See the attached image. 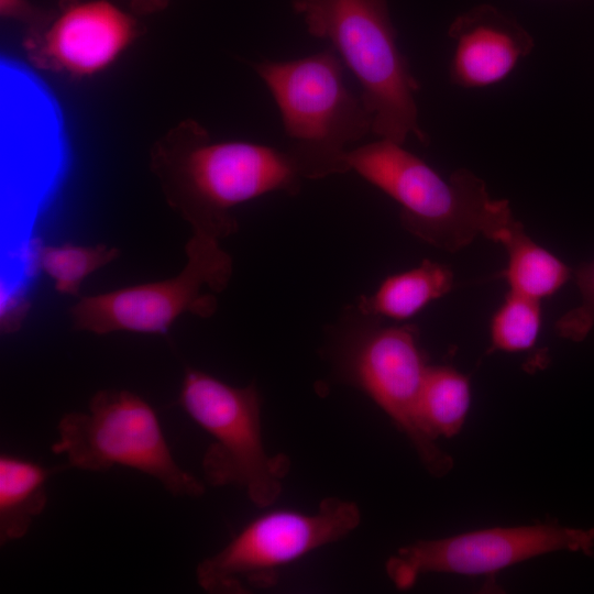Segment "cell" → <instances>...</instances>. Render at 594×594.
Instances as JSON below:
<instances>
[{"mask_svg":"<svg viewBox=\"0 0 594 594\" xmlns=\"http://www.w3.org/2000/svg\"><path fill=\"white\" fill-rule=\"evenodd\" d=\"M151 168L193 233L219 241L239 229L235 206L274 191L297 195L305 179L287 148L212 141L195 120L178 123L154 144Z\"/></svg>","mask_w":594,"mask_h":594,"instance_id":"1","label":"cell"},{"mask_svg":"<svg viewBox=\"0 0 594 594\" xmlns=\"http://www.w3.org/2000/svg\"><path fill=\"white\" fill-rule=\"evenodd\" d=\"M345 161L399 205L407 232L451 253L480 234L486 238L510 209L506 199H492L471 170L458 169L444 179L403 144L386 139L348 150Z\"/></svg>","mask_w":594,"mask_h":594,"instance_id":"2","label":"cell"},{"mask_svg":"<svg viewBox=\"0 0 594 594\" xmlns=\"http://www.w3.org/2000/svg\"><path fill=\"white\" fill-rule=\"evenodd\" d=\"M307 31L328 40L359 80L372 116V132L404 144L408 135L428 143L418 123L420 89L397 45L387 0H290Z\"/></svg>","mask_w":594,"mask_h":594,"instance_id":"3","label":"cell"},{"mask_svg":"<svg viewBox=\"0 0 594 594\" xmlns=\"http://www.w3.org/2000/svg\"><path fill=\"white\" fill-rule=\"evenodd\" d=\"M328 354L337 376L389 416L430 474L441 476L451 470V457L425 431L419 417L429 365L416 326L386 324L352 305L331 328Z\"/></svg>","mask_w":594,"mask_h":594,"instance_id":"4","label":"cell"},{"mask_svg":"<svg viewBox=\"0 0 594 594\" xmlns=\"http://www.w3.org/2000/svg\"><path fill=\"white\" fill-rule=\"evenodd\" d=\"M282 116L286 147L305 179L350 172L346 146L372 131V116L345 86L333 48L286 62L253 64Z\"/></svg>","mask_w":594,"mask_h":594,"instance_id":"5","label":"cell"},{"mask_svg":"<svg viewBox=\"0 0 594 594\" xmlns=\"http://www.w3.org/2000/svg\"><path fill=\"white\" fill-rule=\"evenodd\" d=\"M178 405L213 439L202 459L206 482L243 488L258 507L272 505L282 492L290 463L286 455L270 454L265 449L256 386H232L188 367Z\"/></svg>","mask_w":594,"mask_h":594,"instance_id":"6","label":"cell"},{"mask_svg":"<svg viewBox=\"0 0 594 594\" xmlns=\"http://www.w3.org/2000/svg\"><path fill=\"white\" fill-rule=\"evenodd\" d=\"M52 446L73 468L103 471L113 465L138 470L175 496L198 497L205 486L175 460L153 407L125 389H102L87 411L65 414Z\"/></svg>","mask_w":594,"mask_h":594,"instance_id":"7","label":"cell"},{"mask_svg":"<svg viewBox=\"0 0 594 594\" xmlns=\"http://www.w3.org/2000/svg\"><path fill=\"white\" fill-rule=\"evenodd\" d=\"M360 520L358 505L338 497L324 498L312 514L287 509L263 514L198 564V584L212 594L272 587L282 566L345 537Z\"/></svg>","mask_w":594,"mask_h":594,"instance_id":"8","label":"cell"},{"mask_svg":"<svg viewBox=\"0 0 594 594\" xmlns=\"http://www.w3.org/2000/svg\"><path fill=\"white\" fill-rule=\"evenodd\" d=\"M187 261L175 276L157 282L78 297L69 315L74 329L99 336L128 331L165 334L185 312L207 318L231 278L233 263L219 240L193 233L185 245Z\"/></svg>","mask_w":594,"mask_h":594,"instance_id":"9","label":"cell"},{"mask_svg":"<svg viewBox=\"0 0 594 594\" xmlns=\"http://www.w3.org/2000/svg\"><path fill=\"white\" fill-rule=\"evenodd\" d=\"M561 550L594 554V527L570 528L546 522L418 540L399 548L388 559L386 573L398 588H408L424 573H494Z\"/></svg>","mask_w":594,"mask_h":594,"instance_id":"10","label":"cell"},{"mask_svg":"<svg viewBox=\"0 0 594 594\" xmlns=\"http://www.w3.org/2000/svg\"><path fill=\"white\" fill-rule=\"evenodd\" d=\"M31 29L24 50L44 70L84 78L112 65L136 38L135 20L108 0H75Z\"/></svg>","mask_w":594,"mask_h":594,"instance_id":"11","label":"cell"},{"mask_svg":"<svg viewBox=\"0 0 594 594\" xmlns=\"http://www.w3.org/2000/svg\"><path fill=\"white\" fill-rule=\"evenodd\" d=\"M448 34L454 42L450 80L463 88H483L502 81L534 48L530 34L490 4L458 15Z\"/></svg>","mask_w":594,"mask_h":594,"instance_id":"12","label":"cell"},{"mask_svg":"<svg viewBox=\"0 0 594 594\" xmlns=\"http://www.w3.org/2000/svg\"><path fill=\"white\" fill-rule=\"evenodd\" d=\"M490 240L507 253L503 272L509 290L540 300L553 295L572 276V271L554 254L536 243L512 213L492 232Z\"/></svg>","mask_w":594,"mask_h":594,"instance_id":"13","label":"cell"},{"mask_svg":"<svg viewBox=\"0 0 594 594\" xmlns=\"http://www.w3.org/2000/svg\"><path fill=\"white\" fill-rule=\"evenodd\" d=\"M453 280L449 266L424 260L415 268L386 277L372 295H361L354 306L366 315L403 321L448 294Z\"/></svg>","mask_w":594,"mask_h":594,"instance_id":"14","label":"cell"},{"mask_svg":"<svg viewBox=\"0 0 594 594\" xmlns=\"http://www.w3.org/2000/svg\"><path fill=\"white\" fill-rule=\"evenodd\" d=\"M51 471L40 463L13 454L0 457V540L20 539L46 503Z\"/></svg>","mask_w":594,"mask_h":594,"instance_id":"15","label":"cell"},{"mask_svg":"<svg viewBox=\"0 0 594 594\" xmlns=\"http://www.w3.org/2000/svg\"><path fill=\"white\" fill-rule=\"evenodd\" d=\"M470 407L468 378L449 366H429L419 399V417L432 438L460 431Z\"/></svg>","mask_w":594,"mask_h":594,"instance_id":"16","label":"cell"},{"mask_svg":"<svg viewBox=\"0 0 594 594\" xmlns=\"http://www.w3.org/2000/svg\"><path fill=\"white\" fill-rule=\"evenodd\" d=\"M119 255L118 248L107 244H40L34 263L53 280L56 292L78 298L84 280Z\"/></svg>","mask_w":594,"mask_h":594,"instance_id":"17","label":"cell"},{"mask_svg":"<svg viewBox=\"0 0 594 594\" xmlns=\"http://www.w3.org/2000/svg\"><path fill=\"white\" fill-rule=\"evenodd\" d=\"M540 324V300L509 290L491 320L490 351L517 352L531 348Z\"/></svg>","mask_w":594,"mask_h":594,"instance_id":"18","label":"cell"},{"mask_svg":"<svg viewBox=\"0 0 594 594\" xmlns=\"http://www.w3.org/2000/svg\"><path fill=\"white\" fill-rule=\"evenodd\" d=\"M572 276L580 292L581 302L562 315L554 329L560 337L579 342L594 329V260L579 265Z\"/></svg>","mask_w":594,"mask_h":594,"instance_id":"19","label":"cell"},{"mask_svg":"<svg viewBox=\"0 0 594 594\" xmlns=\"http://www.w3.org/2000/svg\"><path fill=\"white\" fill-rule=\"evenodd\" d=\"M0 296V330L3 334L12 333L20 329L28 316L30 304L20 292L3 285Z\"/></svg>","mask_w":594,"mask_h":594,"instance_id":"20","label":"cell"},{"mask_svg":"<svg viewBox=\"0 0 594 594\" xmlns=\"http://www.w3.org/2000/svg\"><path fill=\"white\" fill-rule=\"evenodd\" d=\"M0 13L4 18L31 21L33 28L45 23L26 0H0Z\"/></svg>","mask_w":594,"mask_h":594,"instance_id":"21","label":"cell"},{"mask_svg":"<svg viewBox=\"0 0 594 594\" xmlns=\"http://www.w3.org/2000/svg\"><path fill=\"white\" fill-rule=\"evenodd\" d=\"M75 0H63L62 4L72 2ZM168 0H131V6L135 11L148 13L162 10L166 4Z\"/></svg>","mask_w":594,"mask_h":594,"instance_id":"22","label":"cell"}]
</instances>
